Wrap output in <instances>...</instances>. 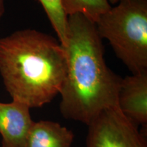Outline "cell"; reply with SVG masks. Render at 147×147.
<instances>
[{
    "label": "cell",
    "mask_w": 147,
    "mask_h": 147,
    "mask_svg": "<svg viewBox=\"0 0 147 147\" xmlns=\"http://www.w3.org/2000/svg\"><path fill=\"white\" fill-rule=\"evenodd\" d=\"M66 71L61 87V115L88 126L102 112L117 106L122 78L106 65L96 25L81 14L68 16Z\"/></svg>",
    "instance_id": "1"
},
{
    "label": "cell",
    "mask_w": 147,
    "mask_h": 147,
    "mask_svg": "<svg viewBox=\"0 0 147 147\" xmlns=\"http://www.w3.org/2000/svg\"><path fill=\"white\" fill-rule=\"evenodd\" d=\"M66 71L63 47L34 29L0 38V74L12 100L40 108L59 94Z\"/></svg>",
    "instance_id": "2"
},
{
    "label": "cell",
    "mask_w": 147,
    "mask_h": 147,
    "mask_svg": "<svg viewBox=\"0 0 147 147\" xmlns=\"http://www.w3.org/2000/svg\"><path fill=\"white\" fill-rule=\"evenodd\" d=\"M95 25L132 74L147 71V0H121Z\"/></svg>",
    "instance_id": "3"
},
{
    "label": "cell",
    "mask_w": 147,
    "mask_h": 147,
    "mask_svg": "<svg viewBox=\"0 0 147 147\" xmlns=\"http://www.w3.org/2000/svg\"><path fill=\"white\" fill-rule=\"evenodd\" d=\"M87 147H147L139 126L118 106L102 112L88 125Z\"/></svg>",
    "instance_id": "4"
},
{
    "label": "cell",
    "mask_w": 147,
    "mask_h": 147,
    "mask_svg": "<svg viewBox=\"0 0 147 147\" xmlns=\"http://www.w3.org/2000/svg\"><path fill=\"white\" fill-rule=\"evenodd\" d=\"M30 109L17 101L0 102L1 147H26L29 133L34 123Z\"/></svg>",
    "instance_id": "5"
},
{
    "label": "cell",
    "mask_w": 147,
    "mask_h": 147,
    "mask_svg": "<svg viewBox=\"0 0 147 147\" xmlns=\"http://www.w3.org/2000/svg\"><path fill=\"white\" fill-rule=\"evenodd\" d=\"M117 106L128 119L146 128L147 71L122 78Z\"/></svg>",
    "instance_id": "6"
},
{
    "label": "cell",
    "mask_w": 147,
    "mask_h": 147,
    "mask_svg": "<svg viewBox=\"0 0 147 147\" xmlns=\"http://www.w3.org/2000/svg\"><path fill=\"white\" fill-rule=\"evenodd\" d=\"M74 134L57 122L41 120L34 123L26 147H71Z\"/></svg>",
    "instance_id": "7"
},
{
    "label": "cell",
    "mask_w": 147,
    "mask_h": 147,
    "mask_svg": "<svg viewBox=\"0 0 147 147\" xmlns=\"http://www.w3.org/2000/svg\"><path fill=\"white\" fill-rule=\"evenodd\" d=\"M43 7L51 25L57 35L62 47L67 40L68 15L66 13L62 0H38Z\"/></svg>",
    "instance_id": "8"
},
{
    "label": "cell",
    "mask_w": 147,
    "mask_h": 147,
    "mask_svg": "<svg viewBox=\"0 0 147 147\" xmlns=\"http://www.w3.org/2000/svg\"><path fill=\"white\" fill-rule=\"evenodd\" d=\"M68 16L81 14L95 23L103 14L111 8L108 0H62Z\"/></svg>",
    "instance_id": "9"
},
{
    "label": "cell",
    "mask_w": 147,
    "mask_h": 147,
    "mask_svg": "<svg viewBox=\"0 0 147 147\" xmlns=\"http://www.w3.org/2000/svg\"><path fill=\"white\" fill-rule=\"evenodd\" d=\"M5 7H4V0H0V18L3 16L4 13Z\"/></svg>",
    "instance_id": "10"
},
{
    "label": "cell",
    "mask_w": 147,
    "mask_h": 147,
    "mask_svg": "<svg viewBox=\"0 0 147 147\" xmlns=\"http://www.w3.org/2000/svg\"><path fill=\"white\" fill-rule=\"evenodd\" d=\"M109 3H112V4H116V3H118L121 0H108Z\"/></svg>",
    "instance_id": "11"
}]
</instances>
